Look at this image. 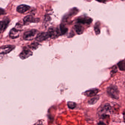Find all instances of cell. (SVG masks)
Returning <instances> with one entry per match:
<instances>
[{
  "mask_svg": "<svg viewBox=\"0 0 125 125\" xmlns=\"http://www.w3.org/2000/svg\"><path fill=\"white\" fill-rule=\"evenodd\" d=\"M75 29L76 32L77 34L80 35L83 33L84 31V29L82 26H81L80 24H77L75 25Z\"/></svg>",
  "mask_w": 125,
  "mask_h": 125,
  "instance_id": "cell-13",
  "label": "cell"
},
{
  "mask_svg": "<svg viewBox=\"0 0 125 125\" xmlns=\"http://www.w3.org/2000/svg\"><path fill=\"white\" fill-rule=\"evenodd\" d=\"M24 24L25 25L29 24L30 23L37 22L39 21L38 19H35L31 15L27 16L23 20Z\"/></svg>",
  "mask_w": 125,
  "mask_h": 125,
  "instance_id": "cell-8",
  "label": "cell"
},
{
  "mask_svg": "<svg viewBox=\"0 0 125 125\" xmlns=\"http://www.w3.org/2000/svg\"><path fill=\"white\" fill-rule=\"evenodd\" d=\"M30 9V7L29 6L25 5H22L19 6L17 9V12L20 13H24L28 11Z\"/></svg>",
  "mask_w": 125,
  "mask_h": 125,
  "instance_id": "cell-10",
  "label": "cell"
},
{
  "mask_svg": "<svg viewBox=\"0 0 125 125\" xmlns=\"http://www.w3.org/2000/svg\"><path fill=\"white\" fill-rule=\"evenodd\" d=\"M15 46L7 45L0 47V54H6L10 52L15 48Z\"/></svg>",
  "mask_w": 125,
  "mask_h": 125,
  "instance_id": "cell-3",
  "label": "cell"
},
{
  "mask_svg": "<svg viewBox=\"0 0 125 125\" xmlns=\"http://www.w3.org/2000/svg\"><path fill=\"white\" fill-rule=\"evenodd\" d=\"M32 55L33 52L31 50L25 48L20 53V57L22 60H24L32 56Z\"/></svg>",
  "mask_w": 125,
  "mask_h": 125,
  "instance_id": "cell-5",
  "label": "cell"
},
{
  "mask_svg": "<svg viewBox=\"0 0 125 125\" xmlns=\"http://www.w3.org/2000/svg\"><path fill=\"white\" fill-rule=\"evenodd\" d=\"M68 106L69 108L71 109H73L76 107V104L73 102H69L68 103Z\"/></svg>",
  "mask_w": 125,
  "mask_h": 125,
  "instance_id": "cell-17",
  "label": "cell"
},
{
  "mask_svg": "<svg viewBox=\"0 0 125 125\" xmlns=\"http://www.w3.org/2000/svg\"><path fill=\"white\" fill-rule=\"evenodd\" d=\"M98 96H95V97H94L93 98L91 99L88 102V103L90 104H94L98 101Z\"/></svg>",
  "mask_w": 125,
  "mask_h": 125,
  "instance_id": "cell-18",
  "label": "cell"
},
{
  "mask_svg": "<svg viewBox=\"0 0 125 125\" xmlns=\"http://www.w3.org/2000/svg\"><path fill=\"white\" fill-rule=\"evenodd\" d=\"M117 65L118 66V68H119V69L121 71H125V62L124 61V60H123V61H121L119 62L118 63Z\"/></svg>",
  "mask_w": 125,
  "mask_h": 125,
  "instance_id": "cell-15",
  "label": "cell"
},
{
  "mask_svg": "<svg viewBox=\"0 0 125 125\" xmlns=\"http://www.w3.org/2000/svg\"><path fill=\"white\" fill-rule=\"evenodd\" d=\"M6 11L4 9L0 8V16L6 14Z\"/></svg>",
  "mask_w": 125,
  "mask_h": 125,
  "instance_id": "cell-20",
  "label": "cell"
},
{
  "mask_svg": "<svg viewBox=\"0 0 125 125\" xmlns=\"http://www.w3.org/2000/svg\"><path fill=\"white\" fill-rule=\"evenodd\" d=\"M100 24L98 22H96L94 26V30L96 35H99L100 33Z\"/></svg>",
  "mask_w": 125,
  "mask_h": 125,
  "instance_id": "cell-16",
  "label": "cell"
},
{
  "mask_svg": "<svg viewBox=\"0 0 125 125\" xmlns=\"http://www.w3.org/2000/svg\"><path fill=\"white\" fill-rule=\"evenodd\" d=\"M20 31L17 28H13L11 30L9 33V36L12 39H16L19 37Z\"/></svg>",
  "mask_w": 125,
  "mask_h": 125,
  "instance_id": "cell-9",
  "label": "cell"
},
{
  "mask_svg": "<svg viewBox=\"0 0 125 125\" xmlns=\"http://www.w3.org/2000/svg\"><path fill=\"white\" fill-rule=\"evenodd\" d=\"M108 94L113 98L118 99L119 92L117 87L114 85H110L107 89Z\"/></svg>",
  "mask_w": 125,
  "mask_h": 125,
  "instance_id": "cell-1",
  "label": "cell"
},
{
  "mask_svg": "<svg viewBox=\"0 0 125 125\" xmlns=\"http://www.w3.org/2000/svg\"><path fill=\"white\" fill-rule=\"evenodd\" d=\"M39 44L38 43H32L29 46L31 49L33 50H36L39 47Z\"/></svg>",
  "mask_w": 125,
  "mask_h": 125,
  "instance_id": "cell-19",
  "label": "cell"
},
{
  "mask_svg": "<svg viewBox=\"0 0 125 125\" xmlns=\"http://www.w3.org/2000/svg\"><path fill=\"white\" fill-rule=\"evenodd\" d=\"M98 125H106L104 123L102 122H100L99 123Z\"/></svg>",
  "mask_w": 125,
  "mask_h": 125,
  "instance_id": "cell-21",
  "label": "cell"
},
{
  "mask_svg": "<svg viewBox=\"0 0 125 125\" xmlns=\"http://www.w3.org/2000/svg\"><path fill=\"white\" fill-rule=\"evenodd\" d=\"M38 34V31L36 30H31L25 32L23 35V38L25 41H31L36 38Z\"/></svg>",
  "mask_w": 125,
  "mask_h": 125,
  "instance_id": "cell-2",
  "label": "cell"
},
{
  "mask_svg": "<svg viewBox=\"0 0 125 125\" xmlns=\"http://www.w3.org/2000/svg\"><path fill=\"white\" fill-rule=\"evenodd\" d=\"M99 92L98 89L94 88L87 91L84 93V95L87 96L92 97L95 96Z\"/></svg>",
  "mask_w": 125,
  "mask_h": 125,
  "instance_id": "cell-11",
  "label": "cell"
},
{
  "mask_svg": "<svg viewBox=\"0 0 125 125\" xmlns=\"http://www.w3.org/2000/svg\"><path fill=\"white\" fill-rule=\"evenodd\" d=\"M9 23V20H6L5 21H0V34L6 28L7 25Z\"/></svg>",
  "mask_w": 125,
  "mask_h": 125,
  "instance_id": "cell-12",
  "label": "cell"
},
{
  "mask_svg": "<svg viewBox=\"0 0 125 125\" xmlns=\"http://www.w3.org/2000/svg\"><path fill=\"white\" fill-rule=\"evenodd\" d=\"M43 125L42 124H36V125Z\"/></svg>",
  "mask_w": 125,
  "mask_h": 125,
  "instance_id": "cell-22",
  "label": "cell"
},
{
  "mask_svg": "<svg viewBox=\"0 0 125 125\" xmlns=\"http://www.w3.org/2000/svg\"><path fill=\"white\" fill-rule=\"evenodd\" d=\"M60 33L61 35H64L68 31V29L62 24H61L60 25Z\"/></svg>",
  "mask_w": 125,
  "mask_h": 125,
  "instance_id": "cell-14",
  "label": "cell"
},
{
  "mask_svg": "<svg viewBox=\"0 0 125 125\" xmlns=\"http://www.w3.org/2000/svg\"><path fill=\"white\" fill-rule=\"evenodd\" d=\"M49 38H50L47 32H42L38 33L35 39L37 41L41 42L47 40Z\"/></svg>",
  "mask_w": 125,
  "mask_h": 125,
  "instance_id": "cell-7",
  "label": "cell"
},
{
  "mask_svg": "<svg viewBox=\"0 0 125 125\" xmlns=\"http://www.w3.org/2000/svg\"><path fill=\"white\" fill-rule=\"evenodd\" d=\"M77 22L79 24H90L93 21V20L91 18L87 17H79L76 20Z\"/></svg>",
  "mask_w": 125,
  "mask_h": 125,
  "instance_id": "cell-6",
  "label": "cell"
},
{
  "mask_svg": "<svg viewBox=\"0 0 125 125\" xmlns=\"http://www.w3.org/2000/svg\"><path fill=\"white\" fill-rule=\"evenodd\" d=\"M47 32L49 38H51L58 37V36L61 35L60 33L59 32L58 29L53 27L50 28Z\"/></svg>",
  "mask_w": 125,
  "mask_h": 125,
  "instance_id": "cell-4",
  "label": "cell"
}]
</instances>
